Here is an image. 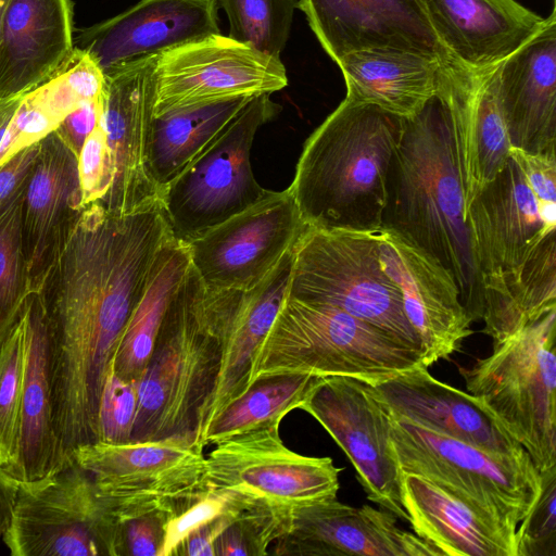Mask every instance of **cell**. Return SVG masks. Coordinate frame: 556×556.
Returning a JSON list of instances; mask_svg holds the SVG:
<instances>
[{
	"label": "cell",
	"instance_id": "obj_1",
	"mask_svg": "<svg viewBox=\"0 0 556 556\" xmlns=\"http://www.w3.org/2000/svg\"><path fill=\"white\" fill-rule=\"evenodd\" d=\"M169 236L160 199L129 214L90 203L37 292L49 328L52 422L63 439L99 435L113 355Z\"/></svg>",
	"mask_w": 556,
	"mask_h": 556
},
{
	"label": "cell",
	"instance_id": "obj_19",
	"mask_svg": "<svg viewBox=\"0 0 556 556\" xmlns=\"http://www.w3.org/2000/svg\"><path fill=\"white\" fill-rule=\"evenodd\" d=\"M298 8L336 63L355 51L397 49L459 64L438 39L418 0H299Z\"/></svg>",
	"mask_w": 556,
	"mask_h": 556
},
{
	"label": "cell",
	"instance_id": "obj_15",
	"mask_svg": "<svg viewBox=\"0 0 556 556\" xmlns=\"http://www.w3.org/2000/svg\"><path fill=\"white\" fill-rule=\"evenodd\" d=\"M304 223L289 189L261 201L188 243L190 262L211 290H247L301 238Z\"/></svg>",
	"mask_w": 556,
	"mask_h": 556
},
{
	"label": "cell",
	"instance_id": "obj_49",
	"mask_svg": "<svg viewBox=\"0 0 556 556\" xmlns=\"http://www.w3.org/2000/svg\"><path fill=\"white\" fill-rule=\"evenodd\" d=\"M17 491L18 482L0 464V539L10 527Z\"/></svg>",
	"mask_w": 556,
	"mask_h": 556
},
{
	"label": "cell",
	"instance_id": "obj_22",
	"mask_svg": "<svg viewBox=\"0 0 556 556\" xmlns=\"http://www.w3.org/2000/svg\"><path fill=\"white\" fill-rule=\"evenodd\" d=\"M85 206L78 157L55 131L40 141L22 212V243L30 292H38Z\"/></svg>",
	"mask_w": 556,
	"mask_h": 556
},
{
	"label": "cell",
	"instance_id": "obj_28",
	"mask_svg": "<svg viewBox=\"0 0 556 556\" xmlns=\"http://www.w3.org/2000/svg\"><path fill=\"white\" fill-rule=\"evenodd\" d=\"M493 68L476 73L456 66L444 79L466 207L510 157L511 146L495 96Z\"/></svg>",
	"mask_w": 556,
	"mask_h": 556
},
{
	"label": "cell",
	"instance_id": "obj_42",
	"mask_svg": "<svg viewBox=\"0 0 556 556\" xmlns=\"http://www.w3.org/2000/svg\"><path fill=\"white\" fill-rule=\"evenodd\" d=\"M137 403V386L118 378L110 367L100 401L99 442H130Z\"/></svg>",
	"mask_w": 556,
	"mask_h": 556
},
{
	"label": "cell",
	"instance_id": "obj_37",
	"mask_svg": "<svg viewBox=\"0 0 556 556\" xmlns=\"http://www.w3.org/2000/svg\"><path fill=\"white\" fill-rule=\"evenodd\" d=\"M229 21L231 39L280 59L298 0H217Z\"/></svg>",
	"mask_w": 556,
	"mask_h": 556
},
{
	"label": "cell",
	"instance_id": "obj_20",
	"mask_svg": "<svg viewBox=\"0 0 556 556\" xmlns=\"http://www.w3.org/2000/svg\"><path fill=\"white\" fill-rule=\"evenodd\" d=\"M279 556H439L429 542L397 526V517L336 498L291 509L288 530L274 543Z\"/></svg>",
	"mask_w": 556,
	"mask_h": 556
},
{
	"label": "cell",
	"instance_id": "obj_46",
	"mask_svg": "<svg viewBox=\"0 0 556 556\" xmlns=\"http://www.w3.org/2000/svg\"><path fill=\"white\" fill-rule=\"evenodd\" d=\"M39 148L40 142L25 148L0 165V215L26 189Z\"/></svg>",
	"mask_w": 556,
	"mask_h": 556
},
{
	"label": "cell",
	"instance_id": "obj_32",
	"mask_svg": "<svg viewBox=\"0 0 556 556\" xmlns=\"http://www.w3.org/2000/svg\"><path fill=\"white\" fill-rule=\"evenodd\" d=\"M190 263L188 245L170 235L154 258L147 286L113 355L111 369L122 380L138 386L142 379L166 307Z\"/></svg>",
	"mask_w": 556,
	"mask_h": 556
},
{
	"label": "cell",
	"instance_id": "obj_33",
	"mask_svg": "<svg viewBox=\"0 0 556 556\" xmlns=\"http://www.w3.org/2000/svg\"><path fill=\"white\" fill-rule=\"evenodd\" d=\"M251 99H230L153 117L149 166L160 193L219 139Z\"/></svg>",
	"mask_w": 556,
	"mask_h": 556
},
{
	"label": "cell",
	"instance_id": "obj_7",
	"mask_svg": "<svg viewBox=\"0 0 556 556\" xmlns=\"http://www.w3.org/2000/svg\"><path fill=\"white\" fill-rule=\"evenodd\" d=\"M390 420L403 473L425 478L515 539L541 491V475L530 456L492 454L391 412Z\"/></svg>",
	"mask_w": 556,
	"mask_h": 556
},
{
	"label": "cell",
	"instance_id": "obj_8",
	"mask_svg": "<svg viewBox=\"0 0 556 556\" xmlns=\"http://www.w3.org/2000/svg\"><path fill=\"white\" fill-rule=\"evenodd\" d=\"M375 231L308 226L294 245L287 295L340 308L422 350L381 267Z\"/></svg>",
	"mask_w": 556,
	"mask_h": 556
},
{
	"label": "cell",
	"instance_id": "obj_40",
	"mask_svg": "<svg viewBox=\"0 0 556 556\" xmlns=\"http://www.w3.org/2000/svg\"><path fill=\"white\" fill-rule=\"evenodd\" d=\"M64 117L38 86L25 93L0 144V165L54 131Z\"/></svg>",
	"mask_w": 556,
	"mask_h": 556
},
{
	"label": "cell",
	"instance_id": "obj_13",
	"mask_svg": "<svg viewBox=\"0 0 556 556\" xmlns=\"http://www.w3.org/2000/svg\"><path fill=\"white\" fill-rule=\"evenodd\" d=\"M213 445L205 455L210 489L238 492L288 509L337 497L341 469L330 457L290 450L280 438L279 426L242 432Z\"/></svg>",
	"mask_w": 556,
	"mask_h": 556
},
{
	"label": "cell",
	"instance_id": "obj_51",
	"mask_svg": "<svg viewBox=\"0 0 556 556\" xmlns=\"http://www.w3.org/2000/svg\"><path fill=\"white\" fill-rule=\"evenodd\" d=\"M9 1L10 0H0V33H1L2 22H3L4 13H5Z\"/></svg>",
	"mask_w": 556,
	"mask_h": 556
},
{
	"label": "cell",
	"instance_id": "obj_29",
	"mask_svg": "<svg viewBox=\"0 0 556 556\" xmlns=\"http://www.w3.org/2000/svg\"><path fill=\"white\" fill-rule=\"evenodd\" d=\"M294 245L262 280L243 290L240 295L229 323L220 371L205 414L201 443L211 421L250 387L255 354L287 296Z\"/></svg>",
	"mask_w": 556,
	"mask_h": 556
},
{
	"label": "cell",
	"instance_id": "obj_36",
	"mask_svg": "<svg viewBox=\"0 0 556 556\" xmlns=\"http://www.w3.org/2000/svg\"><path fill=\"white\" fill-rule=\"evenodd\" d=\"M226 492L231 520L215 542L214 556L267 555V548L288 530L292 508L276 507L238 492Z\"/></svg>",
	"mask_w": 556,
	"mask_h": 556
},
{
	"label": "cell",
	"instance_id": "obj_45",
	"mask_svg": "<svg viewBox=\"0 0 556 556\" xmlns=\"http://www.w3.org/2000/svg\"><path fill=\"white\" fill-rule=\"evenodd\" d=\"M169 518L166 511H152L117 521V556H159Z\"/></svg>",
	"mask_w": 556,
	"mask_h": 556
},
{
	"label": "cell",
	"instance_id": "obj_44",
	"mask_svg": "<svg viewBox=\"0 0 556 556\" xmlns=\"http://www.w3.org/2000/svg\"><path fill=\"white\" fill-rule=\"evenodd\" d=\"M78 173L84 206L101 202L112 180L102 119L88 136L78 154Z\"/></svg>",
	"mask_w": 556,
	"mask_h": 556
},
{
	"label": "cell",
	"instance_id": "obj_30",
	"mask_svg": "<svg viewBox=\"0 0 556 556\" xmlns=\"http://www.w3.org/2000/svg\"><path fill=\"white\" fill-rule=\"evenodd\" d=\"M337 64L345 80V97L401 117L416 114L434 94L444 73L459 65L397 49L355 51Z\"/></svg>",
	"mask_w": 556,
	"mask_h": 556
},
{
	"label": "cell",
	"instance_id": "obj_16",
	"mask_svg": "<svg viewBox=\"0 0 556 556\" xmlns=\"http://www.w3.org/2000/svg\"><path fill=\"white\" fill-rule=\"evenodd\" d=\"M483 291L519 270L556 230V203L541 201L515 155L465 213Z\"/></svg>",
	"mask_w": 556,
	"mask_h": 556
},
{
	"label": "cell",
	"instance_id": "obj_9",
	"mask_svg": "<svg viewBox=\"0 0 556 556\" xmlns=\"http://www.w3.org/2000/svg\"><path fill=\"white\" fill-rule=\"evenodd\" d=\"M279 110L270 94L253 97L219 139L162 189L174 239L188 244L268 194L254 178L250 155L256 131Z\"/></svg>",
	"mask_w": 556,
	"mask_h": 556
},
{
	"label": "cell",
	"instance_id": "obj_11",
	"mask_svg": "<svg viewBox=\"0 0 556 556\" xmlns=\"http://www.w3.org/2000/svg\"><path fill=\"white\" fill-rule=\"evenodd\" d=\"M2 540L12 556H117L118 525L90 473L73 460L18 483Z\"/></svg>",
	"mask_w": 556,
	"mask_h": 556
},
{
	"label": "cell",
	"instance_id": "obj_3",
	"mask_svg": "<svg viewBox=\"0 0 556 556\" xmlns=\"http://www.w3.org/2000/svg\"><path fill=\"white\" fill-rule=\"evenodd\" d=\"M242 291L207 289L190 263L166 307L137 386L130 442L181 440L203 447L204 418Z\"/></svg>",
	"mask_w": 556,
	"mask_h": 556
},
{
	"label": "cell",
	"instance_id": "obj_6",
	"mask_svg": "<svg viewBox=\"0 0 556 556\" xmlns=\"http://www.w3.org/2000/svg\"><path fill=\"white\" fill-rule=\"evenodd\" d=\"M556 309L493 342L460 374L471 395L523 447L540 471L556 467Z\"/></svg>",
	"mask_w": 556,
	"mask_h": 556
},
{
	"label": "cell",
	"instance_id": "obj_25",
	"mask_svg": "<svg viewBox=\"0 0 556 556\" xmlns=\"http://www.w3.org/2000/svg\"><path fill=\"white\" fill-rule=\"evenodd\" d=\"M372 386L396 416L492 454L529 456L473 395L435 379L427 367Z\"/></svg>",
	"mask_w": 556,
	"mask_h": 556
},
{
	"label": "cell",
	"instance_id": "obj_26",
	"mask_svg": "<svg viewBox=\"0 0 556 556\" xmlns=\"http://www.w3.org/2000/svg\"><path fill=\"white\" fill-rule=\"evenodd\" d=\"M73 48L71 0H10L0 33V99L47 81Z\"/></svg>",
	"mask_w": 556,
	"mask_h": 556
},
{
	"label": "cell",
	"instance_id": "obj_34",
	"mask_svg": "<svg viewBox=\"0 0 556 556\" xmlns=\"http://www.w3.org/2000/svg\"><path fill=\"white\" fill-rule=\"evenodd\" d=\"M556 309V238L549 235L519 270L483 291V332L493 342Z\"/></svg>",
	"mask_w": 556,
	"mask_h": 556
},
{
	"label": "cell",
	"instance_id": "obj_14",
	"mask_svg": "<svg viewBox=\"0 0 556 556\" xmlns=\"http://www.w3.org/2000/svg\"><path fill=\"white\" fill-rule=\"evenodd\" d=\"M288 85L281 59L222 34L159 55L154 116L237 98L271 94Z\"/></svg>",
	"mask_w": 556,
	"mask_h": 556
},
{
	"label": "cell",
	"instance_id": "obj_41",
	"mask_svg": "<svg viewBox=\"0 0 556 556\" xmlns=\"http://www.w3.org/2000/svg\"><path fill=\"white\" fill-rule=\"evenodd\" d=\"M540 475V494L516 530V556H556V467Z\"/></svg>",
	"mask_w": 556,
	"mask_h": 556
},
{
	"label": "cell",
	"instance_id": "obj_43",
	"mask_svg": "<svg viewBox=\"0 0 556 556\" xmlns=\"http://www.w3.org/2000/svg\"><path fill=\"white\" fill-rule=\"evenodd\" d=\"M228 502L229 495L226 491L210 489L202 497L169 518L159 556H177L188 536L224 514Z\"/></svg>",
	"mask_w": 556,
	"mask_h": 556
},
{
	"label": "cell",
	"instance_id": "obj_4",
	"mask_svg": "<svg viewBox=\"0 0 556 556\" xmlns=\"http://www.w3.org/2000/svg\"><path fill=\"white\" fill-rule=\"evenodd\" d=\"M403 117L348 97L303 146L289 190L306 225L375 231Z\"/></svg>",
	"mask_w": 556,
	"mask_h": 556
},
{
	"label": "cell",
	"instance_id": "obj_5",
	"mask_svg": "<svg viewBox=\"0 0 556 556\" xmlns=\"http://www.w3.org/2000/svg\"><path fill=\"white\" fill-rule=\"evenodd\" d=\"M417 367H427L422 350L340 308L287 295L255 354L250 386L282 374L377 384Z\"/></svg>",
	"mask_w": 556,
	"mask_h": 556
},
{
	"label": "cell",
	"instance_id": "obj_27",
	"mask_svg": "<svg viewBox=\"0 0 556 556\" xmlns=\"http://www.w3.org/2000/svg\"><path fill=\"white\" fill-rule=\"evenodd\" d=\"M23 313L26 325L24 379L13 453L4 468L18 483H28L53 475L71 462L65 459L53 429L49 328L37 292L27 296Z\"/></svg>",
	"mask_w": 556,
	"mask_h": 556
},
{
	"label": "cell",
	"instance_id": "obj_38",
	"mask_svg": "<svg viewBox=\"0 0 556 556\" xmlns=\"http://www.w3.org/2000/svg\"><path fill=\"white\" fill-rule=\"evenodd\" d=\"M25 190L0 215V343L31 293L22 243Z\"/></svg>",
	"mask_w": 556,
	"mask_h": 556
},
{
	"label": "cell",
	"instance_id": "obj_47",
	"mask_svg": "<svg viewBox=\"0 0 556 556\" xmlns=\"http://www.w3.org/2000/svg\"><path fill=\"white\" fill-rule=\"evenodd\" d=\"M103 111L104 97L85 101L66 115L54 130L77 157L86 139L101 122Z\"/></svg>",
	"mask_w": 556,
	"mask_h": 556
},
{
	"label": "cell",
	"instance_id": "obj_18",
	"mask_svg": "<svg viewBox=\"0 0 556 556\" xmlns=\"http://www.w3.org/2000/svg\"><path fill=\"white\" fill-rule=\"evenodd\" d=\"M381 267L397 286L403 309L418 334L427 367L447 358L472 333L452 274L397 232L375 231Z\"/></svg>",
	"mask_w": 556,
	"mask_h": 556
},
{
	"label": "cell",
	"instance_id": "obj_31",
	"mask_svg": "<svg viewBox=\"0 0 556 556\" xmlns=\"http://www.w3.org/2000/svg\"><path fill=\"white\" fill-rule=\"evenodd\" d=\"M403 505L419 538L447 556H516V541L422 477L403 473Z\"/></svg>",
	"mask_w": 556,
	"mask_h": 556
},
{
	"label": "cell",
	"instance_id": "obj_23",
	"mask_svg": "<svg viewBox=\"0 0 556 556\" xmlns=\"http://www.w3.org/2000/svg\"><path fill=\"white\" fill-rule=\"evenodd\" d=\"M438 39L471 72H485L516 52L556 17L516 0H418Z\"/></svg>",
	"mask_w": 556,
	"mask_h": 556
},
{
	"label": "cell",
	"instance_id": "obj_48",
	"mask_svg": "<svg viewBox=\"0 0 556 556\" xmlns=\"http://www.w3.org/2000/svg\"><path fill=\"white\" fill-rule=\"evenodd\" d=\"M230 520L231 513L227 506L224 514L190 534L180 546L177 556H214L215 542Z\"/></svg>",
	"mask_w": 556,
	"mask_h": 556
},
{
	"label": "cell",
	"instance_id": "obj_24",
	"mask_svg": "<svg viewBox=\"0 0 556 556\" xmlns=\"http://www.w3.org/2000/svg\"><path fill=\"white\" fill-rule=\"evenodd\" d=\"M493 78L511 148L556 152V17L497 64Z\"/></svg>",
	"mask_w": 556,
	"mask_h": 556
},
{
	"label": "cell",
	"instance_id": "obj_2",
	"mask_svg": "<svg viewBox=\"0 0 556 556\" xmlns=\"http://www.w3.org/2000/svg\"><path fill=\"white\" fill-rule=\"evenodd\" d=\"M448 70L424 106L403 117L388 168L381 227L397 232L452 274L460 301L475 321L482 316L483 286L465 219L464 188L444 91Z\"/></svg>",
	"mask_w": 556,
	"mask_h": 556
},
{
	"label": "cell",
	"instance_id": "obj_12",
	"mask_svg": "<svg viewBox=\"0 0 556 556\" xmlns=\"http://www.w3.org/2000/svg\"><path fill=\"white\" fill-rule=\"evenodd\" d=\"M300 409L316 419L343 450L367 498L408 521L390 412L374 386L351 377H323Z\"/></svg>",
	"mask_w": 556,
	"mask_h": 556
},
{
	"label": "cell",
	"instance_id": "obj_21",
	"mask_svg": "<svg viewBox=\"0 0 556 556\" xmlns=\"http://www.w3.org/2000/svg\"><path fill=\"white\" fill-rule=\"evenodd\" d=\"M220 34L217 0H141L128 10L81 28L74 47L103 73Z\"/></svg>",
	"mask_w": 556,
	"mask_h": 556
},
{
	"label": "cell",
	"instance_id": "obj_39",
	"mask_svg": "<svg viewBox=\"0 0 556 556\" xmlns=\"http://www.w3.org/2000/svg\"><path fill=\"white\" fill-rule=\"evenodd\" d=\"M26 325L22 311L0 343V464L11 459L24 379Z\"/></svg>",
	"mask_w": 556,
	"mask_h": 556
},
{
	"label": "cell",
	"instance_id": "obj_17",
	"mask_svg": "<svg viewBox=\"0 0 556 556\" xmlns=\"http://www.w3.org/2000/svg\"><path fill=\"white\" fill-rule=\"evenodd\" d=\"M159 55L105 73L102 124L111 167V186L101 202L114 214H129L160 199L149 166Z\"/></svg>",
	"mask_w": 556,
	"mask_h": 556
},
{
	"label": "cell",
	"instance_id": "obj_35",
	"mask_svg": "<svg viewBox=\"0 0 556 556\" xmlns=\"http://www.w3.org/2000/svg\"><path fill=\"white\" fill-rule=\"evenodd\" d=\"M321 378L282 374L255 380L211 421L203 434V446L250 430L279 426L287 414L300 409Z\"/></svg>",
	"mask_w": 556,
	"mask_h": 556
},
{
	"label": "cell",
	"instance_id": "obj_50",
	"mask_svg": "<svg viewBox=\"0 0 556 556\" xmlns=\"http://www.w3.org/2000/svg\"><path fill=\"white\" fill-rule=\"evenodd\" d=\"M24 96L20 94L0 99V144Z\"/></svg>",
	"mask_w": 556,
	"mask_h": 556
},
{
	"label": "cell",
	"instance_id": "obj_10",
	"mask_svg": "<svg viewBox=\"0 0 556 556\" xmlns=\"http://www.w3.org/2000/svg\"><path fill=\"white\" fill-rule=\"evenodd\" d=\"M203 450L181 440L96 442L77 447L72 458L121 521L152 511L173 517L206 494Z\"/></svg>",
	"mask_w": 556,
	"mask_h": 556
}]
</instances>
